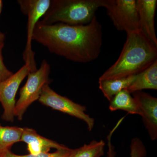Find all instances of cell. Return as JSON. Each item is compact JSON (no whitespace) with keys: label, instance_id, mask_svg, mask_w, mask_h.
<instances>
[{"label":"cell","instance_id":"obj_1","mask_svg":"<svg viewBox=\"0 0 157 157\" xmlns=\"http://www.w3.org/2000/svg\"><path fill=\"white\" fill-rule=\"evenodd\" d=\"M102 27L96 16L85 25L62 23L45 25L40 21L34 29L33 40L52 53L74 62L86 63L100 55L102 45Z\"/></svg>","mask_w":157,"mask_h":157},{"label":"cell","instance_id":"obj_2","mask_svg":"<svg viewBox=\"0 0 157 157\" xmlns=\"http://www.w3.org/2000/svg\"><path fill=\"white\" fill-rule=\"evenodd\" d=\"M157 60V47L140 31L127 34V39L117 61L99 81L136 75Z\"/></svg>","mask_w":157,"mask_h":157},{"label":"cell","instance_id":"obj_3","mask_svg":"<svg viewBox=\"0 0 157 157\" xmlns=\"http://www.w3.org/2000/svg\"><path fill=\"white\" fill-rule=\"evenodd\" d=\"M100 7L101 0H52L48 11L39 21L45 25L62 23L85 25L92 21Z\"/></svg>","mask_w":157,"mask_h":157},{"label":"cell","instance_id":"obj_4","mask_svg":"<svg viewBox=\"0 0 157 157\" xmlns=\"http://www.w3.org/2000/svg\"><path fill=\"white\" fill-rule=\"evenodd\" d=\"M50 65L43 60L39 69L29 73L26 82L20 91L19 98L14 108V117L17 119L21 120L29 107L39 100L44 86L50 82Z\"/></svg>","mask_w":157,"mask_h":157},{"label":"cell","instance_id":"obj_5","mask_svg":"<svg viewBox=\"0 0 157 157\" xmlns=\"http://www.w3.org/2000/svg\"><path fill=\"white\" fill-rule=\"evenodd\" d=\"M117 30L127 34L140 31L137 0H101Z\"/></svg>","mask_w":157,"mask_h":157},{"label":"cell","instance_id":"obj_6","mask_svg":"<svg viewBox=\"0 0 157 157\" xmlns=\"http://www.w3.org/2000/svg\"><path fill=\"white\" fill-rule=\"evenodd\" d=\"M21 10L27 15V42L23 53V59L25 63L29 66L30 72L37 70L35 59V52L32 49V42L34 29L37 22L44 16L49 9L51 0H18Z\"/></svg>","mask_w":157,"mask_h":157},{"label":"cell","instance_id":"obj_7","mask_svg":"<svg viewBox=\"0 0 157 157\" xmlns=\"http://www.w3.org/2000/svg\"><path fill=\"white\" fill-rule=\"evenodd\" d=\"M38 101L45 106L83 121L87 125L89 131L94 128V119L86 114L85 106L59 94L51 88L48 84L44 86Z\"/></svg>","mask_w":157,"mask_h":157},{"label":"cell","instance_id":"obj_8","mask_svg":"<svg viewBox=\"0 0 157 157\" xmlns=\"http://www.w3.org/2000/svg\"><path fill=\"white\" fill-rule=\"evenodd\" d=\"M30 72L29 66L25 63L16 73L0 82V102L4 109L2 118L6 121H14L16 94L21 83Z\"/></svg>","mask_w":157,"mask_h":157},{"label":"cell","instance_id":"obj_9","mask_svg":"<svg viewBox=\"0 0 157 157\" xmlns=\"http://www.w3.org/2000/svg\"><path fill=\"white\" fill-rule=\"evenodd\" d=\"M141 112L144 124L152 140L157 138V99L147 93L138 91L133 93Z\"/></svg>","mask_w":157,"mask_h":157},{"label":"cell","instance_id":"obj_10","mask_svg":"<svg viewBox=\"0 0 157 157\" xmlns=\"http://www.w3.org/2000/svg\"><path fill=\"white\" fill-rule=\"evenodd\" d=\"M157 0H137L140 31L157 47L155 26Z\"/></svg>","mask_w":157,"mask_h":157},{"label":"cell","instance_id":"obj_11","mask_svg":"<svg viewBox=\"0 0 157 157\" xmlns=\"http://www.w3.org/2000/svg\"><path fill=\"white\" fill-rule=\"evenodd\" d=\"M21 141L27 144V150L29 153V154L33 155L49 152L51 148L58 150L66 146L42 137L34 129L28 128H23Z\"/></svg>","mask_w":157,"mask_h":157},{"label":"cell","instance_id":"obj_12","mask_svg":"<svg viewBox=\"0 0 157 157\" xmlns=\"http://www.w3.org/2000/svg\"><path fill=\"white\" fill-rule=\"evenodd\" d=\"M130 94L143 90H157V60L135 75V80L126 89Z\"/></svg>","mask_w":157,"mask_h":157},{"label":"cell","instance_id":"obj_13","mask_svg":"<svg viewBox=\"0 0 157 157\" xmlns=\"http://www.w3.org/2000/svg\"><path fill=\"white\" fill-rule=\"evenodd\" d=\"M109 108L111 111L122 110L128 114L141 115L137 101L126 89L121 91L111 99L109 101Z\"/></svg>","mask_w":157,"mask_h":157},{"label":"cell","instance_id":"obj_14","mask_svg":"<svg viewBox=\"0 0 157 157\" xmlns=\"http://www.w3.org/2000/svg\"><path fill=\"white\" fill-rule=\"evenodd\" d=\"M135 75L123 78L99 81V89L107 100L111 101L121 91L126 89L135 80Z\"/></svg>","mask_w":157,"mask_h":157},{"label":"cell","instance_id":"obj_15","mask_svg":"<svg viewBox=\"0 0 157 157\" xmlns=\"http://www.w3.org/2000/svg\"><path fill=\"white\" fill-rule=\"evenodd\" d=\"M22 132L23 128L0 125V155L9 151L13 144L21 141Z\"/></svg>","mask_w":157,"mask_h":157},{"label":"cell","instance_id":"obj_16","mask_svg":"<svg viewBox=\"0 0 157 157\" xmlns=\"http://www.w3.org/2000/svg\"><path fill=\"white\" fill-rule=\"evenodd\" d=\"M105 145L104 140H93L89 144L72 149L69 157H101L104 155Z\"/></svg>","mask_w":157,"mask_h":157},{"label":"cell","instance_id":"obj_17","mask_svg":"<svg viewBox=\"0 0 157 157\" xmlns=\"http://www.w3.org/2000/svg\"><path fill=\"white\" fill-rule=\"evenodd\" d=\"M117 128L116 127H114L107 136L108 147L107 157H115L116 152L114 151V147L111 143V137ZM130 151L131 157H145L147 155V150L145 145L142 140L138 137H135L132 139L130 145Z\"/></svg>","mask_w":157,"mask_h":157},{"label":"cell","instance_id":"obj_18","mask_svg":"<svg viewBox=\"0 0 157 157\" xmlns=\"http://www.w3.org/2000/svg\"><path fill=\"white\" fill-rule=\"evenodd\" d=\"M72 149L65 146L63 148L56 150L53 153H42L36 155L28 154L17 155L11 152L10 151L0 155V157H69L72 152Z\"/></svg>","mask_w":157,"mask_h":157},{"label":"cell","instance_id":"obj_19","mask_svg":"<svg viewBox=\"0 0 157 157\" xmlns=\"http://www.w3.org/2000/svg\"><path fill=\"white\" fill-rule=\"evenodd\" d=\"M2 50V48H0V82L6 80L13 74L12 72L8 70L4 63Z\"/></svg>","mask_w":157,"mask_h":157},{"label":"cell","instance_id":"obj_20","mask_svg":"<svg viewBox=\"0 0 157 157\" xmlns=\"http://www.w3.org/2000/svg\"><path fill=\"white\" fill-rule=\"evenodd\" d=\"M3 7V2L0 0V14L2 12ZM5 35L0 31V48H3L5 45Z\"/></svg>","mask_w":157,"mask_h":157},{"label":"cell","instance_id":"obj_21","mask_svg":"<svg viewBox=\"0 0 157 157\" xmlns=\"http://www.w3.org/2000/svg\"><path fill=\"white\" fill-rule=\"evenodd\" d=\"M0 125H1V124H0Z\"/></svg>","mask_w":157,"mask_h":157}]
</instances>
